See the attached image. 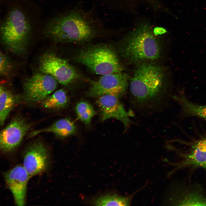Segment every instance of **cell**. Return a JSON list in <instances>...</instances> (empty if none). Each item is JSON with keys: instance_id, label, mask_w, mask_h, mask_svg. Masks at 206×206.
I'll list each match as a JSON object with an SVG mask.
<instances>
[{"instance_id": "cell-1", "label": "cell", "mask_w": 206, "mask_h": 206, "mask_svg": "<svg viewBox=\"0 0 206 206\" xmlns=\"http://www.w3.org/2000/svg\"><path fill=\"white\" fill-rule=\"evenodd\" d=\"M102 25L91 11L74 8L48 21L43 33L55 42H83L96 37Z\"/></svg>"}, {"instance_id": "cell-2", "label": "cell", "mask_w": 206, "mask_h": 206, "mask_svg": "<svg viewBox=\"0 0 206 206\" xmlns=\"http://www.w3.org/2000/svg\"><path fill=\"white\" fill-rule=\"evenodd\" d=\"M164 73L158 66L144 63L136 69L129 88L133 103L140 108H152L163 100Z\"/></svg>"}, {"instance_id": "cell-3", "label": "cell", "mask_w": 206, "mask_h": 206, "mask_svg": "<svg viewBox=\"0 0 206 206\" xmlns=\"http://www.w3.org/2000/svg\"><path fill=\"white\" fill-rule=\"evenodd\" d=\"M31 31L30 21L24 12L17 7L9 12L0 26L2 42L11 52L18 54L25 53Z\"/></svg>"}, {"instance_id": "cell-4", "label": "cell", "mask_w": 206, "mask_h": 206, "mask_svg": "<svg viewBox=\"0 0 206 206\" xmlns=\"http://www.w3.org/2000/svg\"><path fill=\"white\" fill-rule=\"evenodd\" d=\"M119 48L122 56L132 62L157 60L161 51L157 40L146 30L132 33L122 42Z\"/></svg>"}, {"instance_id": "cell-5", "label": "cell", "mask_w": 206, "mask_h": 206, "mask_svg": "<svg viewBox=\"0 0 206 206\" xmlns=\"http://www.w3.org/2000/svg\"><path fill=\"white\" fill-rule=\"evenodd\" d=\"M75 59L95 74L102 76L122 70L116 53L107 45H97L86 49L79 53Z\"/></svg>"}, {"instance_id": "cell-6", "label": "cell", "mask_w": 206, "mask_h": 206, "mask_svg": "<svg viewBox=\"0 0 206 206\" xmlns=\"http://www.w3.org/2000/svg\"><path fill=\"white\" fill-rule=\"evenodd\" d=\"M39 68L42 73L49 75L63 85H67L78 77L74 68L66 60L52 52L45 53L39 59Z\"/></svg>"}, {"instance_id": "cell-7", "label": "cell", "mask_w": 206, "mask_h": 206, "mask_svg": "<svg viewBox=\"0 0 206 206\" xmlns=\"http://www.w3.org/2000/svg\"><path fill=\"white\" fill-rule=\"evenodd\" d=\"M57 86V81L52 76L42 72L35 74L23 84L24 99L29 102H42Z\"/></svg>"}, {"instance_id": "cell-8", "label": "cell", "mask_w": 206, "mask_h": 206, "mask_svg": "<svg viewBox=\"0 0 206 206\" xmlns=\"http://www.w3.org/2000/svg\"><path fill=\"white\" fill-rule=\"evenodd\" d=\"M128 79V76L122 72L103 76L94 83L88 95L96 97L110 94L119 97L126 91Z\"/></svg>"}, {"instance_id": "cell-9", "label": "cell", "mask_w": 206, "mask_h": 206, "mask_svg": "<svg viewBox=\"0 0 206 206\" xmlns=\"http://www.w3.org/2000/svg\"><path fill=\"white\" fill-rule=\"evenodd\" d=\"M29 124L20 117H16L1 132L0 146L4 151H10L17 146L29 130Z\"/></svg>"}, {"instance_id": "cell-10", "label": "cell", "mask_w": 206, "mask_h": 206, "mask_svg": "<svg viewBox=\"0 0 206 206\" xmlns=\"http://www.w3.org/2000/svg\"><path fill=\"white\" fill-rule=\"evenodd\" d=\"M5 180L11 192L15 203L23 206L25 203L27 185L29 177L23 166L17 165L6 172Z\"/></svg>"}, {"instance_id": "cell-11", "label": "cell", "mask_w": 206, "mask_h": 206, "mask_svg": "<svg viewBox=\"0 0 206 206\" xmlns=\"http://www.w3.org/2000/svg\"><path fill=\"white\" fill-rule=\"evenodd\" d=\"M185 150L181 151L177 169L185 167L201 168L206 170V137L194 142Z\"/></svg>"}, {"instance_id": "cell-12", "label": "cell", "mask_w": 206, "mask_h": 206, "mask_svg": "<svg viewBox=\"0 0 206 206\" xmlns=\"http://www.w3.org/2000/svg\"><path fill=\"white\" fill-rule=\"evenodd\" d=\"M118 98L112 95H103L99 97L97 103L102 120L110 118L117 119L122 123L126 129L131 124V121L129 114Z\"/></svg>"}, {"instance_id": "cell-13", "label": "cell", "mask_w": 206, "mask_h": 206, "mask_svg": "<svg viewBox=\"0 0 206 206\" xmlns=\"http://www.w3.org/2000/svg\"><path fill=\"white\" fill-rule=\"evenodd\" d=\"M47 149L41 142L34 143L28 148L24 157L23 166L29 177L44 170L48 163Z\"/></svg>"}, {"instance_id": "cell-14", "label": "cell", "mask_w": 206, "mask_h": 206, "mask_svg": "<svg viewBox=\"0 0 206 206\" xmlns=\"http://www.w3.org/2000/svg\"><path fill=\"white\" fill-rule=\"evenodd\" d=\"M76 130V127L74 122L69 118H63L57 121L47 127L31 132L28 137H33L41 133L50 132L59 137L64 138L74 134Z\"/></svg>"}, {"instance_id": "cell-15", "label": "cell", "mask_w": 206, "mask_h": 206, "mask_svg": "<svg viewBox=\"0 0 206 206\" xmlns=\"http://www.w3.org/2000/svg\"><path fill=\"white\" fill-rule=\"evenodd\" d=\"M173 98L181 106L184 115L199 117L206 120V105H199L193 103L182 93Z\"/></svg>"}, {"instance_id": "cell-16", "label": "cell", "mask_w": 206, "mask_h": 206, "mask_svg": "<svg viewBox=\"0 0 206 206\" xmlns=\"http://www.w3.org/2000/svg\"><path fill=\"white\" fill-rule=\"evenodd\" d=\"M177 196L170 203L177 205H206V197L198 191H187Z\"/></svg>"}, {"instance_id": "cell-17", "label": "cell", "mask_w": 206, "mask_h": 206, "mask_svg": "<svg viewBox=\"0 0 206 206\" xmlns=\"http://www.w3.org/2000/svg\"><path fill=\"white\" fill-rule=\"evenodd\" d=\"M11 92L3 85L0 87V124L3 125L14 104Z\"/></svg>"}, {"instance_id": "cell-18", "label": "cell", "mask_w": 206, "mask_h": 206, "mask_svg": "<svg viewBox=\"0 0 206 206\" xmlns=\"http://www.w3.org/2000/svg\"><path fill=\"white\" fill-rule=\"evenodd\" d=\"M68 99L65 91L61 89L49 95L41 102L43 107L52 109H60L67 105Z\"/></svg>"}, {"instance_id": "cell-19", "label": "cell", "mask_w": 206, "mask_h": 206, "mask_svg": "<svg viewBox=\"0 0 206 206\" xmlns=\"http://www.w3.org/2000/svg\"><path fill=\"white\" fill-rule=\"evenodd\" d=\"M130 197H126L116 195H107L101 196L92 202L96 206H128L130 204Z\"/></svg>"}, {"instance_id": "cell-20", "label": "cell", "mask_w": 206, "mask_h": 206, "mask_svg": "<svg viewBox=\"0 0 206 206\" xmlns=\"http://www.w3.org/2000/svg\"><path fill=\"white\" fill-rule=\"evenodd\" d=\"M75 110L78 118L86 125L90 124L92 118L96 113L92 106L85 101L78 103Z\"/></svg>"}, {"instance_id": "cell-21", "label": "cell", "mask_w": 206, "mask_h": 206, "mask_svg": "<svg viewBox=\"0 0 206 206\" xmlns=\"http://www.w3.org/2000/svg\"><path fill=\"white\" fill-rule=\"evenodd\" d=\"M0 74L1 76H7L12 70V65L9 58L2 52H0Z\"/></svg>"}]
</instances>
